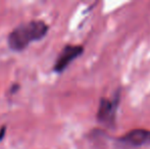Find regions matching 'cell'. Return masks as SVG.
I'll list each match as a JSON object with an SVG mask.
<instances>
[{"label":"cell","instance_id":"cell-1","mask_svg":"<svg viewBox=\"0 0 150 149\" xmlns=\"http://www.w3.org/2000/svg\"><path fill=\"white\" fill-rule=\"evenodd\" d=\"M48 32L49 25L42 20H32L20 24L8 34V48L13 52H22L31 43L44 39Z\"/></svg>","mask_w":150,"mask_h":149},{"label":"cell","instance_id":"cell-2","mask_svg":"<svg viewBox=\"0 0 150 149\" xmlns=\"http://www.w3.org/2000/svg\"><path fill=\"white\" fill-rule=\"evenodd\" d=\"M120 99H122L120 89H117L111 97H101L99 99L96 112V121L100 125L108 129L115 128Z\"/></svg>","mask_w":150,"mask_h":149},{"label":"cell","instance_id":"cell-3","mask_svg":"<svg viewBox=\"0 0 150 149\" xmlns=\"http://www.w3.org/2000/svg\"><path fill=\"white\" fill-rule=\"evenodd\" d=\"M83 45L80 44H65L62 47L57 58L55 59L53 64V72L56 74H62L65 70L69 66V64L79 58L84 53Z\"/></svg>","mask_w":150,"mask_h":149},{"label":"cell","instance_id":"cell-4","mask_svg":"<svg viewBox=\"0 0 150 149\" xmlns=\"http://www.w3.org/2000/svg\"><path fill=\"white\" fill-rule=\"evenodd\" d=\"M117 142L129 148H141L150 146V130L133 129L117 138Z\"/></svg>","mask_w":150,"mask_h":149},{"label":"cell","instance_id":"cell-5","mask_svg":"<svg viewBox=\"0 0 150 149\" xmlns=\"http://www.w3.org/2000/svg\"><path fill=\"white\" fill-rule=\"evenodd\" d=\"M20 88H21L20 84H18V83H13L11 86H10L9 89H8L7 94H8V95H13V94H16V92L20 90Z\"/></svg>","mask_w":150,"mask_h":149},{"label":"cell","instance_id":"cell-6","mask_svg":"<svg viewBox=\"0 0 150 149\" xmlns=\"http://www.w3.org/2000/svg\"><path fill=\"white\" fill-rule=\"evenodd\" d=\"M6 130H7V126H6V125L1 126V128H0V142H1L2 140L4 139V137H5Z\"/></svg>","mask_w":150,"mask_h":149}]
</instances>
